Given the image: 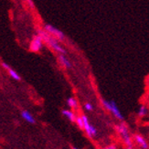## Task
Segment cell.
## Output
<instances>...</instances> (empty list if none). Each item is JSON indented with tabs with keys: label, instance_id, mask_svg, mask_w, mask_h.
Listing matches in <instances>:
<instances>
[{
	"label": "cell",
	"instance_id": "7c38bea8",
	"mask_svg": "<svg viewBox=\"0 0 149 149\" xmlns=\"http://www.w3.org/2000/svg\"><path fill=\"white\" fill-rule=\"evenodd\" d=\"M8 70V74H9V76L12 78V79H14L15 81H20L21 80V77L19 76V74L16 72V70H14L13 69H11L10 67L6 70Z\"/></svg>",
	"mask_w": 149,
	"mask_h": 149
},
{
	"label": "cell",
	"instance_id": "9a60e30c",
	"mask_svg": "<svg viewBox=\"0 0 149 149\" xmlns=\"http://www.w3.org/2000/svg\"><path fill=\"white\" fill-rule=\"evenodd\" d=\"M84 109H85L87 112H92L93 110V106L92 103L86 102L85 104H84Z\"/></svg>",
	"mask_w": 149,
	"mask_h": 149
},
{
	"label": "cell",
	"instance_id": "9c48e42d",
	"mask_svg": "<svg viewBox=\"0 0 149 149\" xmlns=\"http://www.w3.org/2000/svg\"><path fill=\"white\" fill-rule=\"evenodd\" d=\"M21 117L26 121L29 123V124H35L36 121H35V118L33 117V115H32L29 111H26V110H23L21 111Z\"/></svg>",
	"mask_w": 149,
	"mask_h": 149
},
{
	"label": "cell",
	"instance_id": "e0dca14e",
	"mask_svg": "<svg viewBox=\"0 0 149 149\" xmlns=\"http://www.w3.org/2000/svg\"><path fill=\"white\" fill-rule=\"evenodd\" d=\"M103 149H116V146H114V145H111V146H108L104 147Z\"/></svg>",
	"mask_w": 149,
	"mask_h": 149
},
{
	"label": "cell",
	"instance_id": "277c9868",
	"mask_svg": "<svg viewBox=\"0 0 149 149\" xmlns=\"http://www.w3.org/2000/svg\"><path fill=\"white\" fill-rule=\"evenodd\" d=\"M43 29L46 30L49 34H50L51 36H53L54 38H56L59 41H64L66 40L65 34L63 33L61 30H60L59 29L55 28L54 26L50 25V24H45L43 26Z\"/></svg>",
	"mask_w": 149,
	"mask_h": 149
},
{
	"label": "cell",
	"instance_id": "8992f818",
	"mask_svg": "<svg viewBox=\"0 0 149 149\" xmlns=\"http://www.w3.org/2000/svg\"><path fill=\"white\" fill-rule=\"evenodd\" d=\"M43 44L44 41L42 38L40 37V35L37 34L36 36H34L33 40L30 43V50L33 51V52H38L43 49Z\"/></svg>",
	"mask_w": 149,
	"mask_h": 149
},
{
	"label": "cell",
	"instance_id": "2e32d148",
	"mask_svg": "<svg viewBox=\"0 0 149 149\" xmlns=\"http://www.w3.org/2000/svg\"><path fill=\"white\" fill-rule=\"evenodd\" d=\"M25 1L28 3V5L30 6L31 8H35V5H34V3H33V1H32V0H25Z\"/></svg>",
	"mask_w": 149,
	"mask_h": 149
},
{
	"label": "cell",
	"instance_id": "5bb4252c",
	"mask_svg": "<svg viewBox=\"0 0 149 149\" xmlns=\"http://www.w3.org/2000/svg\"><path fill=\"white\" fill-rule=\"evenodd\" d=\"M75 123H76V125H77L78 126H79L80 129H82V130H83V128H84V124H83V120H82L81 115H77V116H76Z\"/></svg>",
	"mask_w": 149,
	"mask_h": 149
},
{
	"label": "cell",
	"instance_id": "ac0fdd59",
	"mask_svg": "<svg viewBox=\"0 0 149 149\" xmlns=\"http://www.w3.org/2000/svg\"><path fill=\"white\" fill-rule=\"evenodd\" d=\"M125 149H133V147H130V146H126Z\"/></svg>",
	"mask_w": 149,
	"mask_h": 149
},
{
	"label": "cell",
	"instance_id": "6da1fadb",
	"mask_svg": "<svg viewBox=\"0 0 149 149\" xmlns=\"http://www.w3.org/2000/svg\"><path fill=\"white\" fill-rule=\"evenodd\" d=\"M38 34L40 35L43 41L46 43L49 48L52 49L54 51H56V52H58L59 54H64V55L66 54V50L60 44V41L58 40L56 38H54L53 36L49 34L46 30H44V29L38 30Z\"/></svg>",
	"mask_w": 149,
	"mask_h": 149
},
{
	"label": "cell",
	"instance_id": "d6986e66",
	"mask_svg": "<svg viewBox=\"0 0 149 149\" xmlns=\"http://www.w3.org/2000/svg\"><path fill=\"white\" fill-rule=\"evenodd\" d=\"M72 149H78L77 147H72Z\"/></svg>",
	"mask_w": 149,
	"mask_h": 149
},
{
	"label": "cell",
	"instance_id": "ba28073f",
	"mask_svg": "<svg viewBox=\"0 0 149 149\" xmlns=\"http://www.w3.org/2000/svg\"><path fill=\"white\" fill-rule=\"evenodd\" d=\"M58 60H59L60 63L65 69H70V68H72V62L69 61V59H67V57L64 54H59V56H58Z\"/></svg>",
	"mask_w": 149,
	"mask_h": 149
},
{
	"label": "cell",
	"instance_id": "52a82bcc",
	"mask_svg": "<svg viewBox=\"0 0 149 149\" xmlns=\"http://www.w3.org/2000/svg\"><path fill=\"white\" fill-rule=\"evenodd\" d=\"M134 142L136 143L137 146H140L141 149H148L149 148V145L146 142V140L142 136L141 134H134Z\"/></svg>",
	"mask_w": 149,
	"mask_h": 149
},
{
	"label": "cell",
	"instance_id": "30bf717a",
	"mask_svg": "<svg viewBox=\"0 0 149 149\" xmlns=\"http://www.w3.org/2000/svg\"><path fill=\"white\" fill-rule=\"evenodd\" d=\"M61 113L63 114V116H65V117H66L69 121H70V122H75V120H76V116H77V115L74 113L73 111H72V110L64 109V110H62Z\"/></svg>",
	"mask_w": 149,
	"mask_h": 149
},
{
	"label": "cell",
	"instance_id": "3957f363",
	"mask_svg": "<svg viewBox=\"0 0 149 149\" xmlns=\"http://www.w3.org/2000/svg\"><path fill=\"white\" fill-rule=\"evenodd\" d=\"M101 102H102V106L104 107V109H106L108 112L111 113L116 119H118L120 121L124 120V115L121 113V111L119 110L117 104H116L114 101H107L104 99H102Z\"/></svg>",
	"mask_w": 149,
	"mask_h": 149
},
{
	"label": "cell",
	"instance_id": "5b68a950",
	"mask_svg": "<svg viewBox=\"0 0 149 149\" xmlns=\"http://www.w3.org/2000/svg\"><path fill=\"white\" fill-rule=\"evenodd\" d=\"M81 117H82V120H83V124H84V128H83V130L85 131L86 134L88 135V136L90 138H93L95 137L96 135H97V130H96V128L92 125V124H90V122H89V119L88 117L85 115V114H82L81 115Z\"/></svg>",
	"mask_w": 149,
	"mask_h": 149
},
{
	"label": "cell",
	"instance_id": "8fae6325",
	"mask_svg": "<svg viewBox=\"0 0 149 149\" xmlns=\"http://www.w3.org/2000/svg\"><path fill=\"white\" fill-rule=\"evenodd\" d=\"M67 104L70 108L72 109H77L78 108V101L74 97H70L67 99Z\"/></svg>",
	"mask_w": 149,
	"mask_h": 149
},
{
	"label": "cell",
	"instance_id": "7a4b0ae2",
	"mask_svg": "<svg viewBox=\"0 0 149 149\" xmlns=\"http://www.w3.org/2000/svg\"><path fill=\"white\" fill-rule=\"evenodd\" d=\"M116 131L119 134V135L121 136L123 142L126 146H130L133 147V141H132V137L130 135V133H129L128 127L127 125L125 124V123H121V124L116 125Z\"/></svg>",
	"mask_w": 149,
	"mask_h": 149
},
{
	"label": "cell",
	"instance_id": "4fadbf2b",
	"mask_svg": "<svg viewBox=\"0 0 149 149\" xmlns=\"http://www.w3.org/2000/svg\"><path fill=\"white\" fill-rule=\"evenodd\" d=\"M148 114V109L146 105H141L139 107V110H138V112H137V115L139 116V117L141 118H143L145 117V116H146Z\"/></svg>",
	"mask_w": 149,
	"mask_h": 149
}]
</instances>
